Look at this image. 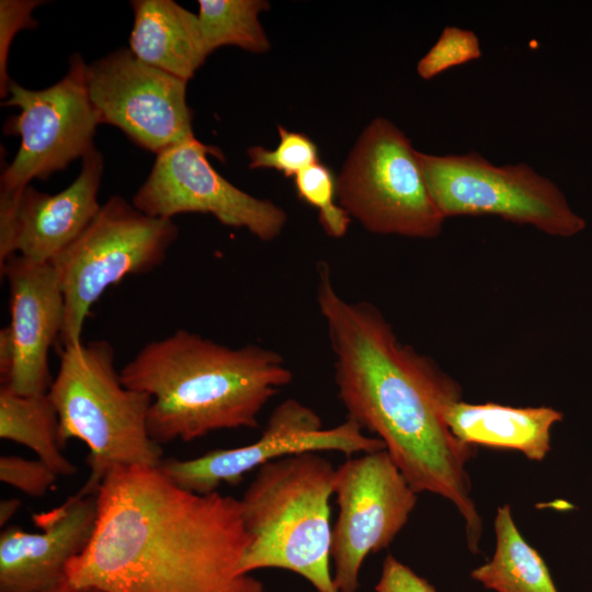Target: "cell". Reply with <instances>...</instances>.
<instances>
[{"mask_svg":"<svg viewBox=\"0 0 592 592\" xmlns=\"http://www.w3.org/2000/svg\"><path fill=\"white\" fill-rule=\"evenodd\" d=\"M317 273V304L348 418L384 443L417 493L452 502L469 550L478 553L482 520L466 469L477 447L458 440L444 419L445 409L462 399L459 385L433 360L402 344L376 306L343 298L326 263Z\"/></svg>","mask_w":592,"mask_h":592,"instance_id":"obj_1","label":"cell"},{"mask_svg":"<svg viewBox=\"0 0 592 592\" xmlns=\"http://www.w3.org/2000/svg\"><path fill=\"white\" fill-rule=\"evenodd\" d=\"M250 544L240 499L197 494L158 467H115L98 489V519L68 580L103 592H264L240 572Z\"/></svg>","mask_w":592,"mask_h":592,"instance_id":"obj_2","label":"cell"},{"mask_svg":"<svg viewBox=\"0 0 592 592\" xmlns=\"http://www.w3.org/2000/svg\"><path fill=\"white\" fill-rule=\"evenodd\" d=\"M123 385L151 396L147 426L158 444L258 426V417L293 379L283 356L230 348L189 330L147 343L119 372Z\"/></svg>","mask_w":592,"mask_h":592,"instance_id":"obj_3","label":"cell"},{"mask_svg":"<svg viewBox=\"0 0 592 592\" xmlns=\"http://www.w3.org/2000/svg\"><path fill=\"white\" fill-rule=\"evenodd\" d=\"M337 469L321 453L272 460L257 469L240 499L250 544L240 572L283 569L316 592H339L330 570V499Z\"/></svg>","mask_w":592,"mask_h":592,"instance_id":"obj_4","label":"cell"},{"mask_svg":"<svg viewBox=\"0 0 592 592\" xmlns=\"http://www.w3.org/2000/svg\"><path fill=\"white\" fill-rule=\"evenodd\" d=\"M106 340L66 346L48 395L59 419L61 445L82 441L89 448L90 474L78 491L98 493L115 467H158L162 448L148 431L151 396L123 385Z\"/></svg>","mask_w":592,"mask_h":592,"instance_id":"obj_5","label":"cell"},{"mask_svg":"<svg viewBox=\"0 0 592 592\" xmlns=\"http://www.w3.org/2000/svg\"><path fill=\"white\" fill-rule=\"evenodd\" d=\"M178 235L172 219L150 217L122 196L101 205L84 231L52 262L65 299L64 348L82 341L90 309L106 288L161 265Z\"/></svg>","mask_w":592,"mask_h":592,"instance_id":"obj_6","label":"cell"},{"mask_svg":"<svg viewBox=\"0 0 592 592\" xmlns=\"http://www.w3.org/2000/svg\"><path fill=\"white\" fill-rule=\"evenodd\" d=\"M337 197L373 234L430 239L445 220L428 190L419 151L384 117L357 138L337 178Z\"/></svg>","mask_w":592,"mask_h":592,"instance_id":"obj_7","label":"cell"},{"mask_svg":"<svg viewBox=\"0 0 592 592\" xmlns=\"http://www.w3.org/2000/svg\"><path fill=\"white\" fill-rule=\"evenodd\" d=\"M430 195L443 217L497 216L569 238L587 227L550 179L524 162L496 166L480 153L419 151Z\"/></svg>","mask_w":592,"mask_h":592,"instance_id":"obj_8","label":"cell"},{"mask_svg":"<svg viewBox=\"0 0 592 592\" xmlns=\"http://www.w3.org/2000/svg\"><path fill=\"white\" fill-rule=\"evenodd\" d=\"M87 65L79 54L69 59L67 73L43 90H30L11 80L2 106H18L5 134L21 138L19 150L0 178V191L22 192L33 179L46 180L83 158L94 148L99 116L90 101Z\"/></svg>","mask_w":592,"mask_h":592,"instance_id":"obj_9","label":"cell"},{"mask_svg":"<svg viewBox=\"0 0 592 592\" xmlns=\"http://www.w3.org/2000/svg\"><path fill=\"white\" fill-rule=\"evenodd\" d=\"M417 494L385 449L360 454L337 468L339 513L332 526L331 560L339 592L358 590L364 560L392 543L407 524Z\"/></svg>","mask_w":592,"mask_h":592,"instance_id":"obj_10","label":"cell"},{"mask_svg":"<svg viewBox=\"0 0 592 592\" xmlns=\"http://www.w3.org/2000/svg\"><path fill=\"white\" fill-rule=\"evenodd\" d=\"M385 449L384 443L364 434L352 419L326 429L311 408L295 399L280 403L260 437L248 445L208 452L191 459H162L158 468L175 486L197 494L216 492L223 483L236 485L264 464L307 452H340L348 456Z\"/></svg>","mask_w":592,"mask_h":592,"instance_id":"obj_11","label":"cell"},{"mask_svg":"<svg viewBox=\"0 0 592 592\" xmlns=\"http://www.w3.org/2000/svg\"><path fill=\"white\" fill-rule=\"evenodd\" d=\"M90 101L101 124L122 129L157 155L194 140L187 81L152 67L129 48L87 65Z\"/></svg>","mask_w":592,"mask_h":592,"instance_id":"obj_12","label":"cell"},{"mask_svg":"<svg viewBox=\"0 0 592 592\" xmlns=\"http://www.w3.org/2000/svg\"><path fill=\"white\" fill-rule=\"evenodd\" d=\"M217 148L196 138L157 155L155 164L132 200L141 213L172 219L183 213H206L226 226L244 228L262 241L275 239L287 215L267 200L254 197L223 178L209 163Z\"/></svg>","mask_w":592,"mask_h":592,"instance_id":"obj_13","label":"cell"},{"mask_svg":"<svg viewBox=\"0 0 592 592\" xmlns=\"http://www.w3.org/2000/svg\"><path fill=\"white\" fill-rule=\"evenodd\" d=\"M10 288L13 365L4 385L20 395L48 392V352L59 339L65 317L64 293L53 263L14 253L0 264Z\"/></svg>","mask_w":592,"mask_h":592,"instance_id":"obj_14","label":"cell"},{"mask_svg":"<svg viewBox=\"0 0 592 592\" xmlns=\"http://www.w3.org/2000/svg\"><path fill=\"white\" fill-rule=\"evenodd\" d=\"M98 519V493H76L49 512L34 514L36 533L8 526L0 535V592H43L64 580L87 547Z\"/></svg>","mask_w":592,"mask_h":592,"instance_id":"obj_15","label":"cell"},{"mask_svg":"<svg viewBox=\"0 0 592 592\" xmlns=\"http://www.w3.org/2000/svg\"><path fill=\"white\" fill-rule=\"evenodd\" d=\"M103 169V156L93 149L82 158L79 175L61 192L50 195L26 186L18 209L15 253L52 263L65 251L101 208L98 192Z\"/></svg>","mask_w":592,"mask_h":592,"instance_id":"obj_16","label":"cell"},{"mask_svg":"<svg viewBox=\"0 0 592 592\" xmlns=\"http://www.w3.org/2000/svg\"><path fill=\"white\" fill-rule=\"evenodd\" d=\"M550 407H511L494 402H452L444 419L452 433L469 445L514 449L542 462L550 449V431L562 420Z\"/></svg>","mask_w":592,"mask_h":592,"instance_id":"obj_17","label":"cell"},{"mask_svg":"<svg viewBox=\"0 0 592 592\" xmlns=\"http://www.w3.org/2000/svg\"><path fill=\"white\" fill-rule=\"evenodd\" d=\"M129 49L144 62L189 81L208 56L197 14L173 0H134Z\"/></svg>","mask_w":592,"mask_h":592,"instance_id":"obj_18","label":"cell"},{"mask_svg":"<svg viewBox=\"0 0 592 592\" xmlns=\"http://www.w3.org/2000/svg\"><path fill=\"white\" fill-rule=\"evenodd\" d=\"M496 550L471 578L497 592H558L542 556L521 535L511 508L504 504L494 519Z\"/></svg>","mask_w":592,"mask_h":592,"instance_id":"obj_19","label":"cell"},{"mask_svg":"<svg viewBox=\"0 0 592 592\" xmlns=\"http://www.w3.org/2000/svg\"><path fill=\"white\" fill-rule=\"evenodd\" d=\"M0 437L29 447L58 476L78 471L62 453L59 419L48 392L20 395L1 386Z\"/></svg>","mask_w":592,"mask_h":592,"instance_id":"obj_20","label":"cell"},{"mask_svg":"<svg viewBox=\"0 0 592 592\" xmlns=\"http://www.w3.org/2000/svg\"><path fill=\"white\" fill-rule=\"evenodd\" d=\"M198 22L208 55L225 45L252 53L271 47L259 15L270 8L263 0H198Z\"/></svg>","mask_w":592,"mask_h":592,"instance_id":"obj_21","label":"cell"},{"mask_svg":"<svg viewBox=\"0 0 592 592\" xmlns=\"http://www.w3.org/2000/svg\"><path fill=\"white\" fill-rule=\"evenodd\" d=\"M297 195L318 210L319 223L327 235L340 238L345 235L351 217L335 203L337 179L320 161L294 177Z\"/></svg>","mask_w":592,"mask_h":592,"instance_id":"obj_22","label":"cell"},{"mask_svg":"<svg viewBox=\"0 0 592 592\" xmlns=\"http://www.w3.org/2000/svg\"><path fill=\"white\" fill-rule=\"evenodd\" d=\"M481 55L480 41L474 31L446 26L418 61L417 72L420 78L430 80L451 68L479 59Z\"/></svg>","mask_w":592,"mask_h":592,"instance_id":"obj_23","label":"cell"},{"mask_svg":"<svg viewBox=\"0 0 592 592\" xmlns=\"http://www.w3.org/2000/svg\"><path fill=\"white\" fill-rule=\"evenodd\" d=\"M280 144L273 150L261 146L248 149L249 168H272L285 177H295L319 161L316 144L305 134L278 126Z\"/></svg>","mask_w":592,"mask_h":592,"instance_id":"obj_24","label":"cell"},{"mask_svg":"<svg viewBox=\"0 0 592 592\" xmlns=\"http://www.w3.org/2000/svg\"><path fill=\"white\" fill-rule=\"evenodd\" d=\"M57 478L58 475L41 459H26L16 455L0 457V480L27 496H44Z\"/></svg>","mask_w":592,"mask_h":592,"instance_id":"obj_25","label":"cell"},{"mask_svg":"<svg viewBox=\"0 0 592 592\" xmlns=\"http://www.w3.org/2000/svg\"><path fill=\"white\" fill-rule=\"evenodd\" d=\"M38 0H1L0 1V95H9L11 79L8 76V56L11 43L16 33L24 29H34L37 21L32 11L42 4Z\"/></svg>","mask_w":592,"mask_h":592,"instance_id":"obj_26","label":"cell"},{"mask_svg":"<svg viewBox=\"0 0 592 592\" xmlns=\"http://www.w3.org/2000/svg\"><path fill=\"white\" fill-rule=\"evenodd\" d=\"M375 592H436L424 578L392 555L384 559L382 573L375 585Z\"/></svg>","mask_w":592,"mask_h":592,"instance_id":"obj_27","label":"cell"},{"mask_svg":"<svg viewBox=\"0 0 592 592\" xmlns=\"http://www.w3.org/2000/svg\"><path fill=\"white\" fill-rule=\"evenodd\" d=\"M13 365V346L9 327L0 330V379L4 385L11 374Z\"/></svg>","mask_w":592,"mask_h":592,"instance_id":"obj_28","label":"cell"},{"mask_svg":"<svg viewBox=\"0 0 592 592\" xmlns=\"http://www.w3.org/2000/svg\"><path fill=\"white\" fill-rule=\"evenodd\" d=\"M21 504V501L16 498H9L1 500L0 503V525L4 526L11 517L16 513Z\"/></svg>","mask_w":592,"mask_h":592,"instance_id":"obj_29","label":"cell"},{"mask_svg":"<svg viewBox=\"0 0 592 592\" xmlns=\"http://www.w3.org/2000/svg\"><path fill=\"white\" fill-rule=\"evenodd\" d=\"M43 592H103L96 588L93 587H81L71 583L68 578L66 577L64 580L58 582L57 584L46 589Z\"/></svg>","mask_w":592,"mask_h":592,"instance_id":"obj_30","label":"cell"}]
</instances>
